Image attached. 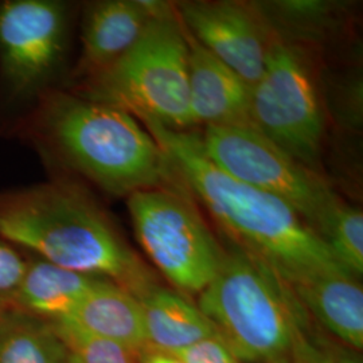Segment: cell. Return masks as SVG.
Listing matches in <instances>:
<instances>
[{"label":"cell","mask_w":363,"mask_h":363,"mask_svg":"<svg viewBox=\"0 0 363 363\" xmlns=\"http://www.w3.org/2000/svg\"><path fill=\"white\" fill-rule=\"evenodd\" d=\"M143 125L187 191L208 208L235 245L264 259L289 284L319 274H350L286 203L218 169L205 154L201 135L155 123Z\"/></svg>","instance_id":"1"},{"label":"cell","mask_w":363,"mask_h":363,"mask_svg":"<svg viewBox=\"0 0 363 363\" xmlns=\"http://www.w3.org/2000/svg\"><path fill=\"white\" fill-rule=\"evenodd\" d=\"M0 234L38 259L106 279L135 298L157 286L104 208L70 182L1 193Z\"/></svg>","instance_id":"2"},{"label":"cell","mask_w":363,"mask_h":363,"mask_svg":"<svg viewBox=\"0 0 363 363\" xmlns=\"http://www.w3.org/2000/svg\"><path fill=\"white\" fill-rule=\"evenodd\" d=\"M34 135L67 169L116 196L184 187L152 135L130 113L78 96L40 94Z\"/></svg>","instance_id":"3"},{"label":"cell","mask_w":363,"mask_h":363,"mask_svg":"<svg viewBox=\"0 0 363 363\" xmlns=\"http://www.w3.org/2000/svg\"><path fill=\"white\" fill-rule=\"evenodd\" d=\"M198 308L240 362L289 363L308 315L289 283L244 247L223 250Z\"/></svg>","instance_id":"4"},{"label":"cell","mask_w":363,"mask_h":363,"mask_svg":"<svg viewBox=\"0 0 363 363\" xmlns=\"http://www.w3.org/2000/svg\"><path fill=\"white\" fill-rule=\"evenodd\" d=\"M187 57L184 26L177 9L171 7L150 22L140 39L118 61L82 81L74 93L118 108L139 123L187 130L194 125Z\"/></svg>","instance_id":"5"},{"label":"cell","mask_w":363,"mask_h":363,"mask_svg":"<svg viewBox=\"0 0 363 363\" xmlns=\"http://www.w3.org/2000/svg\"><path fill=\"white\" fill-rule=\"evenodd\" d=\"M186 187L136 191L127 206L145 255L182 294L199 295L220 269L223 250Z\"/></svg>","instance_id":"6"},{"label":"cell","mask_w":363,"mask_h":363,"mask_svg":"<svg viewBox=\"0 0 363 363\" xmlns=\"http://www.w3.org/2000/svg\"><path fill=\"white\" fill-rule=\"evenodd\" d=\"M203 151L223 172L292 208L319 235L343 202L319 171L249 127H206Z\"/></svg>","instance_id":"7"},{"label":"cell","mask_w":363,"mask_h":363,"mask_svg":"<svg viewBox=\"0 0 363 363\" xmlns=\"http://www.w3.org/2000/svg\"><path fill=\"white\" fill-rule=\"evenodd\" d=\"M250 128L318 171L325 117L310 57L301 48L277 39L259 82L252 88Z\"/></svg>","instance_id":"8"},{"label":"cell","mask_w":363,"mask_h":363,"mask_svg":"<svg viewBox=\"0 0 363 363\" xmlns=\"http://www.w3.org/2000/svg\"><path fill=\"white\" fill-rule=\"evenodd\" d=\"M65 7L50 0L0 4V79L13 99L40 91L65 50Z\"/></svg>","instance_id":"9"},{"label":"cell","mask_w":363,"mask_h":363,"mask_svg":"<svg viewBox=\"0 0 363 363\" xmlns=\"http://www.w3.org/2000/svg\"><path fill=\"white\" fill-rule=\"evenodd\" d=\"M177 13L189 33L250 88L259 82L279 39L259 9L240 1H186Z\"/></svg>","instance_id":"10"},{"label":"cell","mask_w":363,"mask_h":363,"mask_svg":"<svg viewBox=\"0 0 363 363\" xmlns=\"http://www.w3.org/2000/svg\"><path fill=\"white\" fill-rule=\"evenodd\" d=\"M171 7L163 1L147 0L91 4L84 18L76 77L85 81L113 65L140 39L150 22Z\"/></svg>","instance_id":"11"},{"label":"cell","mask_w":363,"mask_h":363,"mask_svg":"<svg viewBox=\"0 0 363 363\" xmlns=\"http://www.w3.org/2000/svg\"><path fill=\"white\" fill-rule=\"evenodd\" d=\"M186 31L189 100L194 125L249 127L252 88Z\"/></svg>","instance_id":"12"},{"label":"cell","mask_w":363,"mask_h":363,"mask_svg":"<svg viewBox=\"0 0 363 363\" xmlns=\"http://www.w3.org/2000/svg\"><path fill=\"white\" fill-rule=\"evenodd\" d=\"M101 280L106 279L73 272L34 257L27 259L19 284L4 298L13 310L57 323L67 319Z\"/></svg>","instance_id":"13"},{"label":"cell","mask_w":363,"mask_h":363,"mask_svg":"<svg viewBox=\"0 0 363 363\" xmlns=\"http://www.w3.org/2000/svg\"><path fill=\"white\" fill-rule=\"evenodd\" d=\"M57 323L113 342L136 355L147 347L139 298L109 280H101L67 319Z\"/></svg>","instance_id":"14"},{"label":"cell","mask_w":363,"mask_h":363,"mask_svg":"<svg viewBox=\"0 0 363 363\" xmlns=\"http://www.w3.org/2000/svg\"><path fill=\"white\" fill-rule=\"evenodd\" d=\"M303 308L354 350L363 349V291L343 273L307 277L289 284Z\"/></svg>","instance_id":"15"},{"label":"cell","mask_w":363,"mask_h":363,"mask_svg":"<svg viewBox=\"0 0 363 363\" xmlns=\"http://www.w3.org/2000/svg\"><path fill=\"white\" fill-rule=\"evenodd\" d=\"M138 298L143 312L145 349L174 354L218 334L196 306L174 291L155 286Z\"/></svg>","instance_id":"16"},{"label":"cell","mask_w":363,"mask_h":363,"mask_svg":"<svg viewBox=\"0 0 363 363\" xmlns=\"http://www.w3.org/2000/svg\"><path fill=\"white\" fill-rule=\"evenodd\" d=\"M0 363H69V350L52 323L10 307L0 322Z\"/></svg>","instance_id":"17"},{"label":"cell","mask_w":363,"mask_h":363,"mask_svg":"<svg viewBox=\"0 0 363 363\" xmlns=\"http://www.w3.org/2000/svg\"><path fill=\"white\" fill-rule=\"evenodd\" d=\"M337 262L355 279L363 273V213L342 202L319 232Z\"/></svg>","instance_id":"18"},{"label":"cell","mask_w":363,"mask_h":363,"mask_svg":"<svg viewBox=\"0 0 363 363\" xmlns=\"http://www.w3.org/2000/svg\"><path fill=\"white\" fill-rule=\"evenodd\" d=\"M69 350V363H139L138 355L113 342L91 337L65 323H52Z\"/></svg>","instance_id":"19"},{"label":"cell","mask_w":363,"mask_h":363,"mask_svg":"<svg viewBox=\"0 0 363 363\" xmlns=\"http://www.w3.org/2000/svg\"><path fill=\"white\" fill-rule=\"evenodd\" d=\"M174 355L184 363H241L218 334L177 351Z\"/></svg>","instance_id":"20"},{"label":"cell","mask_w":363,"mask_h":363,"mask_svg":"<svg viewBox=\"0 0 363 363\" xmlns=\"http://www.w3.org/2000/svg\"><path fill=\"white\" fill-rule=\"evenodd\" d=\"M27 259L0 234V298L9 296L26 271Z\"/></svg>","instance_id":"21"},{"label":"cell","mask_w":363,"mask_h":363,"mask_svg":"<svg viewBox=\"0 0 363 363\" xmlns=\"http://www.w3.org/2000/svg\"><path fill=\"white\" fill-rule=\"evenodd\" d=\"M292 359L298 363H362L352 352L319 346L306 335L298 340Z\"/></svg>","instance_id":"22"},{"label":"cell","mask_w":363,"mask_h":363,"mask_svg":"<svg viewBox=\"0 0 363 363\" xmlns=\"http://www.w3.org/2000/svg\"><path fill=\"white\" fill-rule=\"evenodd\" d=\"M139 363H184L177 355L164 351L144 349L138 354Z\"/></svg>","instance_id":"23"},{"label":"cell","mask_w":363,"mask_h":363,"mask_svg":"<svg viewBox=\"0 0 363 363\" xmlns=\"http://www.w3.org/2000/svg\"><path fill=\"white\" fill-rule=\"evenodd\" d=\"M9 308H10V306L7 304L6 298H0V322H1V319H3L4 313L7 312V310H9Z\"/></svg>","instance_id":"24"},{"label":"cell","mask_w":363,"mask_h":363,"mask_svg":"<svg viewBox=\"0 0 363 363\" xmlns=\"http://www.w3.org/2000/svg\"><path fill=\"white\" fill-rule=\"evenodd\" d=\"M289 363H298V361H295V359H291V362Z\"/></svg>","instance_id":"25"}]
</instances>
